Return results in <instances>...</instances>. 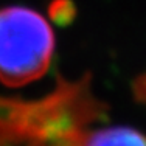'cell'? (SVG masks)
<instances>
[{
    "label": "cell",
    "mask_w": 146,
    "mask_h": 146,
    "mask_svg": "<svg viewBox=\"0 0 146 146\" xmlns=\"http://www.w3.org/2000/svg\"><path fill=\"white\" fill-rule=\"evenodd\" d=\"M54 50L51 27L23 6L0 9V82L20 87L45 75Z\"/></svg>",
    "instance_id": "cell-1"
},
{
    "label": "cell",
    "mask_w": 146,
    "mask_h": 146,
    "mask_svg": "<svg viewBox=\"0 0 146 146\" xmlns=\"http://www.w3.org/2000/svg\"><path fill=\"white\" fill-rule=\"evenodd\" d=\"M84 146H146V135L131 127H107L89 132Z\"/></svg>",
    "instance_id": "cell-2"
},
{
    "label": "cell",
    "mask_w": 146,
    "mask_h": 146,
    "mask_svg": "<svg viewBox=\"0 0 146 146\" xmlns=\"http://www.w3.org/2000/svg\"><path fill=\"white\" fill-rule=\"evenodd\" d=\"M48 16L56 25L67 27L76 16V8L72 0H51L48 5Z\"/></svg>",
    "instance_id": "cell-3"
}]
</instances>
